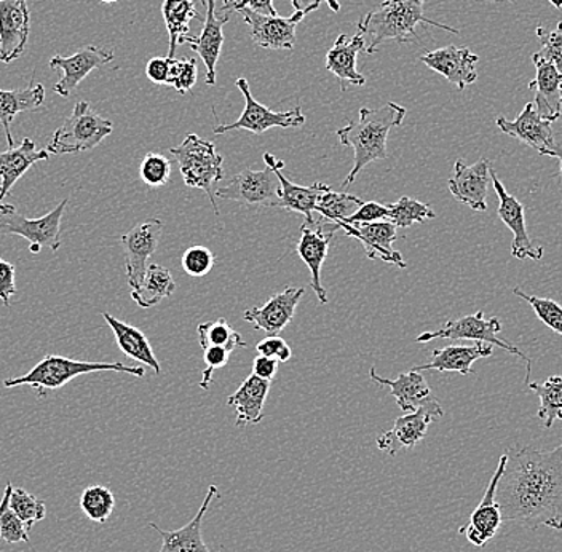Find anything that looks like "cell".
<instances>
[{
	"label": "cell",
	"instance_id": "ba28073f",
	"mask_svg": "<svg viewBox=\"0 0 562 552\" xmlns=\"http://www.w3.org/2000/svg\"><path fill=\"white\" fill-rule=\"evenodd\" d=\"M502 330V322L497 316L486 318L484 312L474 313V315H467L463 318L452 319V322L445 323L442 328L434 330V333L420 334L416 342L428 343L431 340L448 339V340H476V342L490 343V346L501 347L502 350L515 354L526 361V385L529 383L530 371H532V363L529 358L522 353L519 348L512 346L507 340L501 339L498 334Z\"/></svg>",
	"mask_w": 562,
	"mask_h": 552
},
{
	"label": "cell",
	"instance_id": "7402d4cb",
	"mask_svg": "<svg viewBox=\"0 0 562 552\" xmlns=\"http://www.w3.org/2000/svg\"><path fill=\"white\" fill-rule=\"evenodd\" d=\"M231 20V13H216V0L206 3V20L200 35H188V44L206 66V86H216V66L224 45V26Z\"/></svg>",
	"mask_w": 562,
	"mask_h": 552
},
{
	"label": "cell",
	"instance_id": "836d02e7",
	"mask_svg": "<svg viewBox=\"0 0 562 552\" xmlns=\"http://www.w3.org/2000/svg\"><path fill=\"white\" fill-rule=\"evenodd\" d=\"M103 318L108 323L109 328L112 329V333H114L115 342H117L122 353H125V357L136 361V363L149 365L156 374H160V363H158L156 353H154L153 347H150L149 339L138 328L126 325V323L114 318L109 313H103Z\"/></svg>",
	"mask_w": 562,
	"mask_h": 552
},
{
	"label": "cell",
	"instance_id": "e575fe53",
	"mask_svg": "<svg viewBox=\"0 0 562 552\" xmlns=\"http://www.w3.org/2000/svg\"><path fill=\"white\" fill-rule=\"evenodd\" d=\"M175 290V278L170 270L158 263H149L143 283L138 290L132 291V298L140 308H150L173 295Z\"/></svg>",
	"mask_w": 562,
	"mask_h": 552
},
{
	"label": "cell",
	"instance_id": "681fc988",
	"mask_svg": "<svg viewBox=\"0 0 562 552\" xmlns=\"http://www.w3.org/2000/svg\"><path fill=\"white\" fill-rule=\"evenodd\" d=\"M203 351H205L203 360H205L206 368L203 369L202 372L200 388H203L206 392V390H210L211 382H213L214 371L226 368L228 360H231V354L234 353V351L226 347H210Z\"/></svg>",
	"mask_w": 562,
	"mask_h": 552
},
{
	"label": "cell",
	"instance_id": "44dd1931",
	"mask_svg": "<svg viewBox=\"0 0 562 552\" xmlns=\"http://www.w3.org/2000/svg\"><path fill=\"white\" fill-rule=\"evenodd\" d=\"M420 61L428 69L441 74L449 83L459 88L460 91L473 86L477 80L476 65L480 61V56L474 55L469 47L449 45V47L425 53L420 56Z\"/></svg>",
	"mask_w": 562,
	"mask_h": 552
},
{
	"label": "cell",
	"instance_id": "8d00e7d4",
	"mask_svg": "<svg viewBox=\"0 0 562 552\" xmlns=\"http://www.w3.org/2000/svg\"><path fill=\"white\" fill-rule=\"evenodd\" d=\"M540 399L537 417L543 421L544 428H551L554 421L562 420V378L553 375L544 383H527Z\"/></svg>",
	"mask_w": 562,
	"mask_h": 552
},
{
	"label": "cell",
	"instance_id": "db71d44e",
	"mask_svg": "<svg viewBox=\"0 0 562 552\" xmlns=\"http://www.w3.org/2000/svg\"><path fill=\"white\" fill-rule=\"evenodd\" d=\"M16 294L15 267L7 260L0 259V301L10 307V301Z\"/></svg>",
	"mask_w": 562,
	"mask_h": 552
},
{
	"label": "cell",
	"instance_id": "4dcf8cb0",
	"mask_svg": "<svg viewBox=\"0 0 562 552\" xmlns=\"http://www.w3.org/2000/svg\"><path fill=\"white\" fill-rule=\"evenodd\" d=\"M369 378L378 385L386 386L390 393L395 397L396 404L404 414L414 413L425 403L431 399V390L427 380L417 371H409L406 374H400L396 379H384L375 372L374 368L369 371Z\"/></svg>",
	"mask_w": 562,
	"mask_h": 552
},
{
	"label": "cell",
	"instance_id": "9a60e30c",
	"mask_svg": "<svg viewBox=\"0 0 562 552\" xmlns=\"http://www.w3.org/2000/svg\"><path fill=\"white\" fill-rule=\"evenodd\" d=\"M161 234H164L161 221L147 219L135 225L121 238L123 249H125L126 281L132 291L138 290L143 283L147 267H149L147 260L157 251Z\"/></svg>",
	"mask_w": 562,
	"mask_h": 552
},
{
	"label": "cell",
	"instance_id": "83f0119b",
	"mask_svg": "<svg viewBox=\"0 0 562 552\" xmlns=\"http://www.w3.org/2000/svg\"><path fill=\"white\" fill-rule=\"evenodd\" d=\"M50 153L38 149L33 139L24 138L18 147L0 153V205L13 185L38 161H47Z\"/></svg>",
	"mask_w": 562,
	"mask_h": 552
},
{
	"label": "cell",
	"instance_id": "603a6c76",
	"mask_svg": "<svg viewBox=\"0 0 562 552\" xmlns=\"http://www.w3.org/2000/svg\"><path fill=\"white\" fill-rule=\"evenodd\" d=\"M340 228L349 237H353L363 245L367 258L371 260H384L386 263L406 269V260L398 251L393 249V243L398 238L396 225L390 221H379L371 224H340Z\"/></svg>",
	"mask_w": 562,
	"mask_h": 552
},
{
	"label": "cell",
	"instance_id": "ac0fdd59",
	"mask_svg": "<svg viewBox=\"0 0 562 552\" xmlns=\"http://www.w3.org/2000/svg\"><path fill=\"white\" fill-rule=\"evenodd\" d=\"M31 33L27 0H0V61L10 65L26 52Z\"/></svg>",
	"mask_w": 562,
	"mask_h": 552
},
{
	"label": "cell",
	"instance_id": "be15d7a7",
	"mask_svg": "<svg viewBox=\"0 0 562 552\" xmlns=\"http://www.w3.org/2000/svg\"><path fill=\"white\" fill-rule=\"evenodd\" d=\"M495 2H501V0H495ZM512 2H513V0H512Z\"/></svg>",
	"mask_w": 562,
	"mask_h": 552
},
{
	"label": "cell",
	"instance_id": "30bf717a",
	"mask_svg": "<svg viewBox=\"0 0 562 552\" xmlns=\"http://www.w3.org/2000/svg\"><path fill=\"white\" fill-rule=\"evenodd\" d=\"M339 228V224L331 223L323 216L312 217L302 224L301 238L297 241L299 258L304 260L311 270V286L322 305L328 304V291L322 284V267L328 256L329 243Z\"/></svg>",
	"mask_w": 562,
	"mask_h": 552
},
{
	"label": "cell",
	"instance_id": "f5cc1de1",
	"mask_svg": "<svg viewBox=\"0 0 562 552\" xmlns=\"http://www.w3.org/2000/svg\"><path fill=\"white\" fill-rule=\"evenodd\" d=\"M244 9L252 10V12L261 13V15L277 16L273 0H224L221 13L241 12Z\"/></svg>",
	"mask_w": 562,
	"mask_h": 552
},
{
	"label": "cell",
	"instance_id": "7dc6e473",
	"mask_svg": "<svg viewBox=\"0 0 562 552\" xmlns=\"http://www.w3.org/2000/svg\"><path fill=\"white\" fill-rule=\"evenodd\" d=\"M536 34L542 44V50L537 52V55L554 65V68L562 74V21L557 24L554 30L537 27Z\"/></svg>",
	"mask_w": 562,
	"mask_h": 552
},
{
	"label": "cell",
	"instance_id": "9f6ffc18",
	"mask_svg": "<svg viewBox=\"0 0 562 552\" xmlns=\"http://www.w3.org/2000/svg\"><path fill=\"white\" fill-rule=\"evenodd\" d=\"M277 371H279V361L273 360V358L259 354V357H256L255 361H252V374H255L256 378L272 382Z\"/></svg>",
	"mask_w": 562,
	"mask_h": 552
},
{
	"label": "cell",
	"instance_id": "2e32d148",
	"mask_svg": "<svg viewBox=\"0 0 562 552\" xmlns=\"http://www.w3.org/2000/svg\"><path fill=\"white\" fill-rule=\"evenodd\" d=\"M491 174L492 188H494L498 196V217H501L502 223L507 225L513 234V258L519 260H542V246L536 245L532 238L529 237V234H527L525 205H522L516 196L507 192V189L504 188L501 179H498L497 173H495L494 168H492Z\"/></svg>",
	"mask_w": 562,
	"mask_h": 552
},
{
	"label": "cell",
	"instance_id": "7bdbcfd3",
	"mask_svg": "<svg viewBox=\"0 0 562 552\" xmlns=\"http://www.w3.org/2000/svg\"><path fill=\"white\" fill-rule=\"evenodd\" d=\"M513 294L527 302L536 312L537 318L562 337V305L560 302L553 301V298L526 294L521 288H515Z\"/></svg>",
	"mask_w": 562,
	"mask_h": 552
},
{
	"label": "cell",
	"instance_id": "f35d334b",
	"mask_svg": "<svg viewBox=\"0 0 562 552\" xmlns=\"http://www.w3.org/2000/svg\"><path fill=\"white\" fill-rule=\"evenodd\" d=\"M363 200L360 196L350 195L346 192H334L331 188L323 193L319 199L318 205L315 207V213L331 223L340 224L350 217L351 214L357 213L358 207L363 205Z\"/></svg>",
	"mask_w": 562,
	"mask_h": 552
},
{
	"label": "cell",
	"instance_id": "ffe728a7",
	"mask_svg": "<svg viewBox=\"0 0 562 552\" xmlns=\"http://www.w3.org/2000/svg\"><path fill=\"white\" fill-rule=\"evenodd\" d=\"M114 59V53L104 48L88 45L72 56L55 55L50 59V68L63 72L61 80L53 87V91L61 98H69L88 74L103 68Z\"/></svg>",
	"mask_w": 562,
	"mask_h": 552
},
{
	"label": "cell",
	"instance_id": "4fadbf2b",
	"mask_svg": "<svg viewBox=\"0 0 562 552\" xmlns=\"http://www.w3.org/2000/svg\"><path fill=\"white\" fill-rule=\"evenodd\" d=\"M316 9H318L316 5L308 7L286 18L261 15L249 9H244L240 13L251 30V41L258 47L269 48V50H293L296 45L297 24Z\"/></svg>",
	"mask_w": 562,
	"mask_h": 552
},
{
	"label": "cell",
	"instance_id": "8992f818",
	"mask_svg": "<svg viewBox=\"0 0 562 552\" xmlns=\"http://www.w3.org/2000/svg\"><path fill=\"white\" fill-rule=\"evenodd\" d=\"M112 129L114 125L111 121L101 117L87 101H79L70 117L53 133L47 150L55 156L87 153L100 146Z\"/></svg>",
	"mask_w": 562,
	"mask_h": 552
},
{
	"label": "cell",
	"instance_id": "52a82bcc",
	"mask_svg": "<svg viewBox=\"0 0 562 552\" xmlns=\"http://www.w3.org/2000/svg\"><path fill=\"white\" fill-rule=\"evenodd\" d=\"M68 200H61L58 206L53 207L50 213L37 219H30L18 213L15 206L10 203L0 205V237L16 235L30 241V251L38 255L44 248L50 251H58L61 246V221L65 214Z\"/></svg>",
	"mask_w": 562,
	"mask_h": 552
},
{
	"label": "cell",
	"instance_id": "d6a6232c",
	"mask_svg": "<svg viewBox=\"0 0 562 552\" xmlns=\"http://www.w3.org/2000/svg\"><path fill=\"white\" fill-rule=\"evenodd\" d=\"M45 87L31 83L24 90H0V125L5 129L7 144L15 147L12 136V123L21 112L37 111L44 105Z\"/></svg>",
	"mask_w": 562,
	"mask_h": 552
},
{
	"label": "cell",
	"instance_id": "6da1fadb",
	"mask_svg": "<svg viewBox=\"0 0 562 552\" xmlns=\"http://www.w3.org/2000/svg\"><path fill=\"white\" fill-rule=\"evenodd\" d=\"M495 500L507 522L562 530V442L557 449H509Z\"/></svg>",
	"mask_w": 562,
	"mask_h": 552
},
{
	"label": "cell",
	"instance_id": "cb8c5ba5",
	"mask_svg": "<svg viewBox=\"0 0 562 552\" xmlns=\"http://www.w3.org/2000/svg\"><path fill=\"white\" fill-rule=\"evenodd\" d=\"M304 294V288H284L283 293L272 295L262 307L248 308L244 319L267 336H279L293 322L299 301Z\"/></svg>",
	"mask_w": 562,
	"mask_h": 552
},
{
	"label": "cell",
	"instance_id": "ee69618b",
	"mask_svg": "<svg viewBox=\"0 0 562 552\" xmlns=\"http://www.w3.org/2000/svg\"><path fill=\"white\" fill-rule=\"evenodd\" d=\"M10 506L30 530L33 529L34 523L41 522L47 516L45 502L38 500L23 488H13L12 495H10Z\"/></svg>",
	"mask_w": 562,
	"mask_h": 552
},
{
	"label": "cell",
	"instance_id": "680465c9",
	"mask_svg": "<svg viewBox=\"0 0 562 552\" xmlns=\"http://www.w3.org/2000/svg\"><path fill=\"white\" fill-rule=\"evenodd\" d=\"M551 157L558 158V161H560V179L562 182V140L554 144L553 156Z\"/></svg>",
	"mask_w": 562,
	"mask_h": 552
},
{
	"label": "cell",
	"instance_id": "74e56055",
	"mask_svg": "<svg viewBox=\"0 0 562 552\" xmlns=\"http://www.w3.org/2000/svg\"><path fill=\"white\" fill-rule=\"evenodd\" d=\"M196 334H199L200 347L203 350L210 347H226L235 351L237 348L248 347L244 342L241 334L232 328L231 323L224 318L216 319V322L200 323Z\"/></svg>",
	"mask_w": 562,
	"mask_h": 552
},
{
	"label": "cell",
	"instance_id": "f1b7e54d",
	"mask_svg": "<svg viewBox=\"0 0 562 552\" xmlns=\"http://www.w3.org/2000/svg\"><path fill=\"white\" fill-rule=\"evenodd\" d=\"M214 497H217V487L216 485H211L209 494H206L205 500L200 506L195 518L191 522L186 523L184 527H181V529L167 532V530H161L157 523L150 522V529L156 530L158 536L161 537V541H164L161 550L158 552H211L209 547H206L205 540H203L202 523Z\"/></svg>",
	"mask_w": 562,
	"mask_h": 552
},
{
	"label": "cell",
	"instance_id": "9c48e42d",
	"mask_svg": "<svg viewBox=\"0 0 562 552\" xmlns=\"http://www.w3.org/2000/svg\"><path fill=\"white\" fill-rule=\"evenodd\" d=\"M235 86L244 94V112H241L237 122L217 125L213 129L214 135H226V133L237 132V129H245V132L252 133V135H262L270 128H299V126L304 125L305 115L302 114L301 105H296L291 111H272V109L266 108V105L255 100L251 90H249L248 80L238 79Z\"/></svg>",
	"mask_w": 562,
	"mask_h": 552
},
{
	"label": "cell",
	"instance_id": "d4e9b609",
	"mask_svg": "<svg viewBox=\"0 0 562 552\" xmlns=\"http://www.w3.org/2000/svg\"><path fill=\"white\" fill-rule=\"evenodd\" d=\"M532 63L536 66V79L529 83L530 90H536L537 112L548 122H557L562 114V74L542 56L533 53Z\"/></svg>",
	"mask_w": 562,
	"mask_h": 552
},
{
	"label": "cell",
	"instance_id": "8fae6325",
	"mask_svg": "<svg viewBox=\"0 0 562 552\" xmlns=\"http://www.w3.org/2000/svg\"><path fill=\"white\" fill-rule=\"evenodd\" d=\"M214 195L245 206L277 207L281 185L272 168L267 167L261 171L244 170L235 174L226 188L217 189Z\"/></svg>",
	"mask_w": 562,
	"mask_h": 552
},
{
	"label": "cell",
	"instance_id": "f546056e",
	"mask_svg": "<svg viewBox=\"0 0 562 552\" xmlns=\"http://www.w3.org/2000/svg\"><path fill=\"white\" fill-rule=\"evenodd\" d=\"M492 354H494V348L490 343L448 346L435 350L430 363L416 365L414 371L459 372L462 375H470L473 372L474 361L490 358Z\"/></svg>",
	"mask_w": 562,
	"mask_h": 552
},
{
	"label": "cell",
	"instance_id": "ab89813d",
	"mask_svg": "<svg viewBox=\"0 0 562 552\" xmlns=\"http://www.w3.org/2000/svg\"><path fill=\"white\" fill-rule=\"evenodd\" d=\"M80 508L88 519L104 523L114 512V494L104 485H91L83 491L82 497H80Z\"/></svg>",
	"mask_w": 562,
	"mask_h": 552
},
{
	"label": "cell",
	"instance_id": "f907efd6",
	"mask_svg": "<svg viewBox=\"0 0 562 552\" xmlns=\"http://www.w3.org/2000/svg\"><path fill=\"white\" fill-rule=\"evenodd\" d=\"M389 219V205H381L378 202H364L358 207L357 213L351 214L340 224H371ZM339 224V225H340Z\"/></svg>",
	"mask_w": 562,
	"mask_h": 552
},
{
	"label": "cell",
	"instance_id": "11a10c76",
	"mask_svg": "<svg viewBox=\"0 0 562 552\" xmlns=\"http://www.w3.org/2000/svg\"><path fill=\"white\" fill-rule=\"evenodd\" d=\"M171 58H153L146 66V76L157 86H168L170 80Z\"/></svg>",
	"mask_w": 562,
	"mask_h": 552
},
{
	"label": "cell",
	"instance_id": "5bb4252c",
	"mask_svg": "<svg viewBox=\"0 0 562 552\" xmlns=\"http://www.w3.org/2000/svg\"><path fill=\"white\" fill-rule=\"evenodd\" d=\"M507 453L501 457L497 470H495L494 476L491 477L486 492H484L483 500L480 502V505L470 516L469 523L459 529L460 536H465L473 547H486L487 541L497 536L502 523H504V515H502L501 505L495 500V494H497L498 483H501L502 474H504L505 466H507Z\"/></svg>",
	"mask_w": 562,
	"mask_h": 552
},
{
	"label": "cell",
	"instance_id": "7a4b0ae2",
	"mask_svg": "<svg viewBox=\"0 0 562 552\" xmlns=\"http://www.w3.org/2000/svg\"><path fill=\"white\" fill-rule=\"evenodd\" d=\"M406 108L396 103H386L381 109H360V119L337 129L340 144L353 149V168L347 174L342 188H349L357 176L372 161L385 160L386 139L395 126L402 125L406 117Z\"/></svg>",
	"mask_w": 562,
	"mask_h": 552
},
{
	"label": "cell",
	"instance_id": "94428289",
	"mask_svg": "<svg viewBox=\"0 0 562 552\" xmlns=\"http://www.w3.org/2000/svg\"><path fill=\"white\" fill-rule=\"evenodd\" d=\"M100 2H103V3H115V2H119V0H100Z\"/></svg>",
	"mask_w": 562,
	"mask_h": 552
},
{
	"label": "cell",
	"instance_id": "b9f144b4",
	"mask_svg": "<svg viewBox=\"0 0 562 552\" xmlns=\"http://www.w3.org/2000/svg\"><path fill=\"white\" fill-rule=\"evenodd\" d=\"M437 214L430 206L419 202V200L411 199V196H402L396 203L389 205L390 223L396 227L407 228L416 223H425L428 219H435Z\"/></svg>",
	"mask_w": 562,
	"mask_h": 552
},
{
	"label": "cell",
	"instance_id": "e0dca14e",
	"mask_svg": "<svg viewBox=\"0 0 562 552\" xmlns=\"http://www.w3.org/2000/svg\"><path fill=\"white\" fill-rule=\"evenodd\" d=\"M492 161L480 158L476 164L467 165L459 158L454 165V176L448 181L449 192L457 202L463 203L473 211L487 210V192L492 188Z\"/></svg>",
	"mask_w": 562,
	"mask_h": 552
},
{
	"label": "cell",
	"instance_id": "d6986e66",
	"mask_svg": "<svg viewBox=\"0 0 562 552\" xmlns=\"http://www.w3.org/2000/svg\"><path fill=\"white\" fill-rule=\"evenodd\" d=\"M495 122L504 135L521 140L530 149L537 150L540 156H553L554 144H557L553 126L551 122L540 117L536 104L527 103L515 121H508L504 115H498Z\"/></svg>",
	"mask_w": 562,
	"mask_h": 552
},
{
	"label": "cell",
	"instance_id": "6f0895ef",
	"mask_svg": "<svg viewBox=\"0 0 562 552\" xmlns=\"http://www.w3.org/2000/svg\"><path fill=\"white\" fill-rule=\"evenodd\" d=\"M291 3H293L296 12L308 9V7H319L322 3H328L329 9H331L334 13H337L340 10V3L337 2V0H291Z\"/></svg>",
	"mask_w": 562,
	"mask_h": 552
},
{
	"label": "cell",
	"instance_id": "3957f363",
	"mask_svg": "<svg viewBox=\"0 0 562 552\" xmlns=\"http://www.w3.org/2000/svg\"><path fill=\"white\" fill-rule=\"evenodd\" d=\"M425 0H385L381 5L361 18L358 33L364 37V53L372 55L384 42L411 44L417 41V26L439 27L448 33L460 34L456 27L446 26L424 15Z\"/></svg>",
	"mask_w": 562,
	"mask_h": 552
},
{
	"label": "cell",
	"instance_id": "6125c7cd",
	"mask_svg": "<svg viewBox=\"0 0 562 552\" xmlns=\"http://www.w3.org/2000/svg\"><path fill=\"white\" fill-rule=\"evenodd\" d=\"M200 2H202V3H203V5H205V7H206V3H209V0H200Z\"/></svg>",
	"mask_w": 562,
	"mask_h": 552
},
{
	"label": "cell",
	"instance_id": "277c9868",
	"mask_svg": "<svg viewBox=\"0 0 562 552\" xmlns=\"http://www.w3.org/2000/svg\"><path fill=\"white\" fill-rule=\"evenodd\" d=\"M122 372V374L144 378L146 371L140 365H125L122 363H90V361L70 360V358L56 357L47 354L44 360L31 369L27 374L21 378L7 379L3 382L5 388H15V386H31L37 392L38 396L47 395V392L63 388L70 380L79 375L93 374V372Z\"/></svg>",
	"mask_w": 562,
	"mask_h": 552
},
{
	"label": "cell",
	"instance_id": "4316f807",
	"mask_svg": "<svg viewBox=\"0 0 562 552\" xmlns=\"http://www.w3.org/2000/svg\"><path fill=\"white\" fill-rule=\"evenodd\" d=\"M360 52H364V37L357 31L353 37L339 34L331 50L326 55V69L340 80L342 91H347L349 87H363L367 83V77L357 69Z\"/></svg>",
	"mask_w": 562,
	"mask_h": 552
},
{
	"label": "cell",
	"instance_id": "f6af8a7d",
	"mask_svg": "<svg viewBox=\"0 0 562 552\" xmlns=\"http://www.w3.org/2000/svg\"><path fill=\"white\" fill-rule=\"evenodd\" d=\"M139 176L147 188H164L171 178V161L161 154H146L140 161Z\"/></svg>",
	"mask_w": 562,
	"mask_h": 552
},
{
	"label": "cell",
	"instance_id": "5b68a950",
	"mask_svg": "<svg viewBox=\"0 0 562 552\" xmlns=\"http://www.w3.org/2000/svg\"><path fill=\"white\" fill-rule=\"evenodd\" d=\"M170 154L178 161L184 184L191 189L205 190L214 213L220 214L214 200L216 195L211 188L224 178V158L217 153L214 143L191 133L179 146L171 147Z\"/></svg>",
	"mask_w": 562,
	"mask_h": 552
},
{
	"label": "cell",
	"instance_id": "816d5d0a",
	"mask_svg": "<svg viewBox=\"0 0 562 552\" xmlns=\"http://www.w3.org/2000/svg\"><path fill=\"white\" fill-rule=\"evenodd\" d=\"M259 354L267 358H273L279 363H288L293 357L291 347L288 346L286 340L281 339L280 336H267V339L261 340L256 347Z\"/></svg>",
	"mask_w": 562,
	"mask_h": 552
},
{
	"label": "cell",
	"instance_id": "484cf974",
	"mask_svg": "<svg viewBox=\"0 0 562 552\" xmlns=\"http://www.w3.org/2000/svg\"><path fill=\"white\" fill-rule=\"evenodd\" d=\"M263 161H266L267 167L272 168L273 173L277 174L280 181L281 196L277 207L294 211V213L302 214L305 219H312L314 217L312 213H315L319 199L329 189V185L323 184V182H315L311 188L294 184L293 181H290L286 176L281 173V170L284 168L283 160H279L272 154H263Z\"/></svg>",
	"mask_w": 562,
	"mask_h": 552
},
{
	"label": "cell",
	"instance_id": "bcb514c9",
	"mask_svg": "<svg viewBox=\"0 0 562 552\" xmlns=\"http://www.w3.org/2000/svg\"><path fill=\"white\" fill-rule=\"evenodd\" d=\"M216 263V256L205 246H191L188 251L182 255L181 266L188 275L206 277L213 270Z\"/></svg>",
	"mask_w": 562,
	"mask_h": 552
},
{
	"label": "cell",
	"instance_id": "d590c367",
	"mask_svg": "<svg viewBox=\"0 0 562 552\" xmlns=\"http://www.w3.org/2000/svg\"><path fill=\"white\" fill-rule=\"evenodd\" d=\"M161 15L170 37L168 58H175L176 48L184 44L186 37L191 35V21L196 16L195 3L193 0H165Z\"/></svg>",
	"mask_w": 562,
	"mask_h": 552
},
{
	"label": "cell",
	"instance_id": "91938a15",
	"mask_svg": "<svg viewBox=\"0 0 562 552\" xmlns=\"http://www.w3.org/2000/svg\"><path fill=\"white\" fill-rule=\"evenodd\" d=\"M548 2H550L551 5L557 7V9H562V0H548Z\"/></svg>",
	"mask_w": 562,
	"mask_h": 552
},
{
	"label": "cell",
	"instance_id": "60d3db41",
	"mask_svg": "<svg viewBox=\"0 0 562 552\" xmlns=\"http://www.w3.org/2000/svg\"><path fill=\"white\" fill-rule=\"evenodd\" d=\"M13 485L7 483L5 492H3L2 502H0V538L7 544L27 543L30 544V529L23 522L12 506H10V495H12Z\"/></svg>",
	"mask_w": 562,
	"mask_h": 552
},
{
	"label": "cell",
	"instance_id": "c3c4849f",
	"mask_svg": "<svg viewBox=\"0 0 562 552\" xmlns=\"http://www.w3.org/2000/svg\"><path fill=\"white\" fill-rule=\"evenodd\" d=\"M196 82V61L192 58H171L170 80L168 87H173L179 94H188Z\"/></svg>",
	"mask_w": 562,
	"mask_h": 552
},
{
	"label": "cell",
	"instance_id": "7c38bea8",
	"mask_svg": "<svg viewBox=\"0 0 562 552\" xmlns=\"http://www.w3.org/2000/svg\"><path fill=\"white\" fill-rule=\"evenodd\" d=\"M442 415H445V410H442L441 404L437 397H431L428 403L414 413H407L403 417L396 418L392 430L379 436L378 448L392 457H395L402 449H413L427 436L428 427Z\"/></svg>",
	"mask_w": 562,
	"mask_h": 552
},
{
	"label": "cell",
	"instance_id": "1f68e13d",
	"mask_svg": "<svg viewBox=\"0 0 562 552\" xmlns=\"http://www.w3.org/2000/svg\"><path fill=\"white\" fill-rule=\"evenodd\" d=\"M269 392V380L256 378L255 374L245 379L237 392L227 399L228 406L235 409L237 427L261 424L263 404H266Z\"/></svg>",
	"mask_w": 562,
	"mask_h": 552
}]
</instances>
